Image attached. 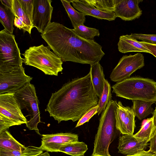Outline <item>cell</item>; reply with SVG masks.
<instances>
[{
	"label": "cell",
	"instance_id": "obj_39",
	"mask_svg": "<svg viewBox=\"0 0 156 156\" xmlns=\"http://www.w3.org/2000/svg\"><path fill=\"white\" fill-rule=\"evenodd\" d=\"M37 156H50L48 152L46 151L45 152L42 153Z\"/></svg>",
	"mask_w": 156,
	"mask_h": 156
},
{
	"label": "cell",
	"instance_id": "obj_7",
	"mask_svg": "<svg viewBox=\"0 0 156 156\" xmlns=\"http://www.w3.org/2000/svg\"><path fill=\"white\" fill-rule=\"evenodd\" d=\"M14 95L21 110L26 109L28 112L30 119L26 124V126L42 136L37 127L41 121L39 102L34 85L28 83L15 93Z\"/></svg>",
	"mask_w": 156,
	"mask_h": 156
},
{
	"label": "cell",
	"instance_id": "obj_24",
	"mask_svg": "<svg viewBox=\"0 0 156 156\" xmlns=\"http://www.w3.org/2000/svg\"><path fill=\"white\" fill-rule=\"evenodd\" d=\"M62 4L69 17L73 27L77 25H84L85 15L76 10L71 5L70 0H61Z\"/></svg>",
	"mask_w": 156,
	"mask_h": 156
},
{
	"label": "cell",
	"instance_id": "obj_28",
	"mask_svg": "<svg viewBox=\"0 0 156 156\" xmlns=\"http://www.w3.org/2000/svg\"><path fill=\"white\" fill-rule=\"evenodd\" d=\"M74 30L81 37L86 39L93 40L96 36H99L98 30L88 27L84 25H77L73 27Z\"/></svg>",
	"mask_w": 156,
	"mask_h": 156
},
{
	"label": "cell",
	"instance_id": "obj_12",
	"mask_svg": "<svg viewBox=\"0 0 156 156\" xmlns=\"http://www.w3.org/2000/svg\"><path fill=\"white\" fill-rule=\"evenodd\" d=\"M41 145L43 150L50 152H58L62 146L78 141V136L70 133H58L42 135Z\"/></svg>",
	"mask_w": 156,
	"mask_h": 156
},
{
	"label": "cell",
	"instance_id": "obj_4",
	"mask_svg": "<svg viewBox=\"0 0 156 156\" xmlns=\"http://www.w3.org/2000/svg\"><path fill=\"white\" fill-rule=\"evenodd\" d=\"M112 88L116 96L156 103V82L153 80L132 77L117 82Z\"/></svg>",
	"mask_w": 156,
	"mask_h": 156
},
{
	"label": "cell",
	"instance_id": "obj_14",
	"mask_svg": "<svg viewBox=\"0 0 156 156\" xmlns=\"http://www.w3.org/2000/svg\"><path fill=\"white\" fill-rule=\"evenodd\" d=\"M149 141L136 137L133 134L123 135L119 138L118 152L126 156L140 153L145 151Z\"/></svg>",
	"mask_w": 156,
	"mask_h": 156
},
{
	"label": "cell",
	"instance_id": "obj_8",
	"mask_svg": "<svg viewBox=\"0 0 156 156\" xmlns=\"http://www.w3.org/2000/svg\"><path fill=\"white\" fill-rule=\"evenodd\" d=\"M14 93L0 94V133L12 126L27 123Z\"/></svg>",
	"mask_w": 156,
	"mask_h": 156
},
{
	"label": "cell",
	"instance_id": "obj_5",
	"mask_svg": "<svg viewBox=\"0 0 156 156\" xmlns=\"http://www.w3.org/2000/svg\"><path fill=\"white\" fill-rule=\"evenodd\" d=\"M50 49L48 46L43 44L30 47L22 54L24 57L23 63L38 69L46 75L58 76L63 69V61Z\"/></svg>",
	"mask_w": 156,
	"mask_h": 156
},
{
	"label": "cell",
	"instance_id": "obj_17",
	"mask_svg": "<svg viewBox=\"0 0 156 156\" xmlns=\"http://www.w3.org/2000/svg\"><path fill=\"white\" fill-rule=\"evenodd\" d=\"M118 46L119 51L122 53L140 52L151 54V51L146 47L130 35L120 36L118 43Z\"/></svg>",
	"mask_w": 156,
	"mask_h": 156
},
{
	"label": "cell",
	"instance_id": "obj_21",
	"mask_svg": "<svg viewBox=\"0 0 156 156\" xmlns=\"http://www.w3.org/2000/svg\"><path fill=\"white\" fill-rule=\"evenodd\" d=\"M15 16L13 11L0 1V21L4 29L9 33L13 34Z\"/></svg>",
	"mask_w": 156,
	"mask_h": 156
},
{
	"label": "cell",
	"instance_id": "obj_25",
	"mask_svg": "<svg viewBox=\"0 0 156 156\" xmlns=\"http://www.w3.org/2000/svg\"><path fill=\"white\" fill-rule=\"evenodd\" d=\"M155 127L156 125L154 118L152 116L145 120L140 130L134 135L137 138L147 139L150 141L153 136Z\"/></svg>",
	"mask_w": 156,
	"mask_h": 156
},
{
	"label": "cell",
	"instance_id": "obj_32",
	"mask_svg": "<svg viewBox=\"0 0 156 156\" xmlns=\"http://www.w3.org/2000/svg\"><path fill=\"white\" fill-rule=\"evenodd\" d=\"M98 105L94 106L87 111L79 120L75 127H78L86 122H88L90 119L98 113Z\"/></svg>",
	"mask_w": 156,
	"mask_h": 156
},
{
	"label": "cell",
	"instance_id": "obj_6",
	"mask_svg": "<svg viewBox=\"0 0 156 156\" xmlns=\"http://www.w3.org/2000/svg\"><path fill=\"white\" fill-rule=\"evenodd\" d=\"M23 58L15 36L5 29L0 31V73H6L22 66Z\"/></svg>",
	"mask_w": 156,
	"mask_h": 156
},
{
	"label": "cell",
	"instance_id": "obj_30",
	"mask_svg": "<svg viewBox=\"0 0 156 156\" xmlns=\"http://www.w3.org/2000/svg\"><path fill=\"white\" fill-rule=\"evenodd\" d=\"M130 36L136 40L156 45V34H142L131 33Z\"/></svg>",
	"mask_w": 156,
	"mask_h": 156
},
{
	"label": "cell",
	"instance_id": "obj_10",
	"mask_svg": "<svg viewBox=\"0 0 156 156\" xmlns=\"http://www.w3.org/2000/svg\"><path fill=\"white\" fill-rule=\"evenodd\" d=\"M32 79L25 74L23 66L10 72L0 73V94L15 93Z\"/></svg>",
	"mask_w": 156,
	"mask_h": 156
},
{
	"label": "cell",
	"instance_id": "obj_18",
	"mask_svg": "<svg viewBox=\"0 0 156 156\" xmlns=\"http://www.w3.org/2000/svg\"><path fill=\"white\" fill-rule=\"evenodd\" d=\"M90 72L94 90L99 98L103 90L105 80L103 68L99 62L90 65Z\"/></svg>",
	"mask_w": 156,
	"mask_h": 156
},
{
	"label": "cell",
	"instance_id": "obj_27",
	"mask_svg": "<svg viewBox=\"0 0 156 156\" xmlns=\"http://www.w3.org/2000/svg\"><path fill=\"white\" fill-rule=\"evenodd\" d=\"M13 12L15 16L19 18L27 27L29 34L34 27L32 22L23 10L19 0H13Z\"/></svg>",
	"mask_w": 156,
	"mask_h": 156
},
{
	"label": "cell",
	"instance_id": "obj_20",
	"mask_svg": "<svg viewBox=\"0 0 156 156\" xmlns=\"http://www.w3.org/2000/svg\"><path fill=\"white\" fill-rule=\"evenodd\" d=\"M132 109L136 116L140 120L145 118L153 112L152 105L153 102L140 100H132Z\"/></svg>",
	"mask_w": 156,
	"mask_h": 156
},
{
	"label": "cell",
	"instance_id": "obj_35",
	"mask_svg": "<svg viewBox=\"0 0 156 156\" xmlns=\"http://www.w3.org/2000/svg\"><path fill=\"white\" fill-rule=\"evenodd\" d=\"M140 42L150 50L151 54L156 57V45L149 44L142 41Z\"/></svg>",
	"mask_w": 156,
	"mask_h": 156
},
{
	"label": "cell",
	"instance_id": "obj_29",
	"mask_svg": "<svg viewBox=\"0 0 156 156\" xmlns=\"http://www.w3.org/2000/svg\"><path fill=\"white\" fill-rule=\"evenodd\" d=\"M97 9L105 12H114L117 0H85Z\"/></svg>",
	"mask_w": 156,
	"mask_h": 156
},
{
	"label": "cell",
	"instance_id": "obj_11",
	"mask_svg": "<svg viewBox=\"0 0 156 156\" xmlns=\"http://www.w3.org/2000/svg\"><path fill=\"white\" fill-rule=\"evenodd\" d=\"M51 0H34L32 24L42 34L51 22L53 7Z\"/></svg>",
	"mask_w": 156,
	"mask_h": 156
},
{
	"label": "cell",
	"instance_id": "obj_22",
	"mask_svg": "<svg viewBox=\"0 0 156 156\" xmlns=\"http://www.w3.org/2000/svg\"><path fill=\"white\" fill-rule=\"evenodd\" d=\"M87 150V145L85 143L78 141L62 146L59 152L71 156H84Z\"/></svg>",
	"mask_w": 156,
	"mask_h": 156
},
{
	"label": "cell",
	"instance_id": "obj_19",
	"mask_svg": "<svg viewBox=\"0 0 156 156\" xmlns=\"http://www.w3.org/2000/svg\"><path fill=\"white\" fill-rule=\"evenodd\" d=\"M26 147L20 143L6 130L0 133V149L22 151Z\"/></svg>",
	"mask_w": 156,
	"mask_h": 156
},
{
	"label": "cell",
	"instance_id": "obj_9",
	"mask_svg": "<svg viewBox=\"0 0 156 156\" xmlns=\"http://www.w3.org/2000/svg\"><path fill=\"white\" fill-rule=\"evenodd\" d=\"M144 66V56L142 54L123 55L113 69L110 78L114 82L121 81L129 78L133 73Z\"/></svg>",
	"mask_w": 156,
	"mask_h": 156
},
{
	"label": "cell",
	"instance_id": "obj_37",
	"mask_svg": "<svg viewBox=\"0 0 156 156\" xmlns=\"http://www.w3.org/2000/svg\"><path fill=\"white\" fill-rule=\"evenodd\" d=\"M126 156H156L153 153L149 152L148 151H144L140 153L133 155H129Z\"/></svg>",
	"mask_w": 156,
	"mask_h": 156
},
{
	"label": "cell",
	"instance_id": "obj_16",
	"mask_svg": "<svg viewBox=\"0 0 156 156\" xmlns=\"http://www.w3.org/2000/svg\"><path fill=\"white\" fill-rule=\"evenodd\" d=\"M70 2L73 7L85 16H90L99 19L110 21L115 20L116 17L114 12L101 11L86 2L85 0H70Z\"/></svg>",
	"mask_w": 156,
	"mask_h": 156
},
{
	"label": "cell",
	"instance_id": "obj_31",
	"mask_svg": "<svg viewBox=\"0 0 156 156\" xmlns=\"http://www.w3.org/2000/svg\"><path fill=\"white\" fill-rule=\"evenodd\" d=\"M22 8L32 23L34 0H19Z\"/></svg>",
	"mask_w": 156,
	"mask_h": 156
},
{
	"label": "cell",
	"instance_id": "obj_3",
	"mask_svg": "<svg viewBox=\"0 0 156 156\" xmlns=\"http://www.w3.org/2000/svg\"><path fill=\"white\" fill-rule=\"evenodd\" d=\"M118 106L117 101L111 100L101 114L92 156H112L109 152V147L119 131L116 128Z\"/></svg>",
	"mask_w": 156,
	"mask_h": 156
},
{
	"label": "cell",
	"instance_id": "obj_1",
	"mask_svg": "<svg viewBox=\"0 0 156 156\" xmlns=\"http://www.w3.org/2000/svg\"><path fill=\"white\" fill-rule=\"evenodd\" d=\"M99 99L94 91L90 73L73 79L52 93L45 111L58 123L79 120L90 109L98 105Z\"/></svg>",
	"mask_w": 156,
	"mask_h": 156
},
{
	"label": "cell",
	"instance_id": "obj_15",
	"mask_svg": "<svg viewBox=\"0 0 156 156\" xmlns=\"http://www.w3.org/2000/svg\"><path fill=\"white\" fill-rule=\"evenodd\" d=\"M142 0H117L114 12L116 17L125 21H131L139 18L142 11L139 4Z\"/></svg>",
	"mask_w": 156,
	"mask_h": 156
},
{
	"label": "cell",
	"instance_id": "obj_23",
	"mask_svg": "<svg viewBox=\"0 0 156 156\" xmlns=\"http://www.w3.org/2000/svg\"><path fill=\"white\" fill-rule=\"evenodd\" d=\"M40 147L30 146L22 151L0 149V156H37L43 152Z\"/></svg>",
	"mask_w": 156,
	"mask_h": 156
},
{
	"label": "cell",
	"instance_id": "obj_38",
	"mask_svg": "<svg viewBox=\"0 0 156 156\" xmlns=\"http://www.w3.org/2000/svg\"><path fill=\"white\" fill-rule=\"evenodd\" d=\"M152 117H153L154 119V121L155 123L156 124V107L155 108V110L153 111L152 113Z\"/></svg>",
	"mask_w": 156,
	"mask_h": 156
},
{
	"label": "cell",
	"instance_id": "obj_2",
	"mask_svg": "<svg viewBox=\"0 0 156 156\" xmlns=\"http://www.w3.org/2000/svg\"><path fill=\"white\" fill-rule=\"evenodd\" d=\"M41 36L63 62L91 65L105 55L102 46L94 40L83 38L73 29L57 22H51Z\"/></svg>",
	"mask_w": 156,
	"mask_h": 156
},
{
	"label": "cell",
	"instance_id": "obj_36",
	"mask_svg": "<svg viewBox=\"0 0 156 156\" xmlns=\"http://www.w3.org/2000/svg\"><path fill=\"white\" fill-rule=\"evenodd\" d=\"M0 1L13 11V0H0Z\"/></svg>",
	"mask_w": 156,
	"mask_h": 156
},
{
	"label": "cell",
	"instance_id": "obj_26",
	"mask_svg": "<svg viewBox=\"0 0 156 156\" xmlns=\"http://www.w3.org/2000/svg\"><path fill=\"white\" fill-rule=\"evenodd\" d=\"M111 87L106 79L105 80L103 90L99 98L98 103V114H101L105 110L110 101L112 100Z\"/></svg>",
	"mask_w": 156,
	"mask_h": 156
},
{
	"label": "cell",
	"instance_id": "obj_33",
	"mask_svg": "<svg viewBox=\"0 0 156 156\" xmlns=\"http://www.w3.org/2000/svg\"><path fill=\"white\" fill-rule=\"evenodd\" d=\"M155 125L156 127L153 136L150 141L149 150L148 151L156 156V124Z\"/></svg>",
	"mask_w": 156,
	"mask_h": 156
},
{
	"label": "cell",
	"instance_id": "obj_34",
	"mask_svg": "<svg viewBox=\"0 0 156 156\" xmlns=\"http://www.w3.org/2000/svg\"><path fill=\"white\" fill-rule=\"evenodd\" d=\"M13 25L20 30L23 29L24 33L26 31L28 32V28L26 25L18 17L15 16L14 20Z\"/></svg>",
	"mask_w": 156,
	"mask_h": 156
},
{
	"label": "cell",
	"instance_id": "obj_13",
	"mask_svg": "<svg viewBox=\"0 0 156 156\" xmlns=\"http://www.w3.org/2000/svg\"><path fill=\"white\" fill-rule=\"evenodd\" d=\"M116 116V128L123 135H133L136 127L135 115L132 108L118 102Z\"/></svg>",
	"mask_w": 156,
	"mask_h": 156
}]
</instances>
